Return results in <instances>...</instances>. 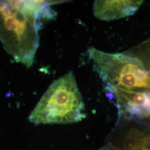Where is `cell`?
Instances as JSON below:
<instances>
[{
	"instance_id": "6",
	"label": "cell",
	"mask_w": 150,
	"mask_h": 150,
	"mask_svg": "<svg viewBox=\"0 0 150 150\" xmlns=\"http://www.w3.org/2000/svg\"><path fill=\"white\" fill-rule=\"evenodd\" d=\"M134 145L126 150H150V136H137Z\"/></svg>"
},
{
	"instance_id": "2",
	"label": "cell",
	"mask_w": 150,
	"mask_h": 150,
	"mask_svg": "<svg viewBox=\"0 0 150 150\" xmlns=\"http://www.w3.org/2000/svg\"><path fill=\"white\" fill-rule=\"evenodd\" d=\"M85 104L72 71L51 84L30 113L35 125L76 123L86 118Z\"/></svg>"
},
{
	"instance_id": "3",
	"label": "cell",
	"mask_w": 150,
	"mask_h": 150,
	"mask_svg": "<svg viewBox=\"0 0 150 150\" xmlns=\"http://www.w3.org/2000/svg\"><path fill=\"white\" fill-rule=\"evenodd\" d=\"M95 69L110 91L150 88V76L139 60L122 54L91 47L88 50Z\"/></svg>"
},
{
	"instance_id": "1",
	"label": "cell",
	"mask_w": 150,
	"mask_h": 150,
	"mask_svg": "<svg viewBox=\"0 0 150 150\" xmlns=\"http://www.w3.org/2000/svg\"><path fill=\"white\" fill-rule=\"evenodd\" d=\"M53 2L44 1H0V41L17 62L30 68L37 51L38 21L49 13Z\"/></svg>"
},
{
	"instance_id": "7",
	"label": "cell",
	"mask_w": 150,
	"mask_h": 150,
	"mask_svg": "<svg viewBox=\"0 0 150 150\" xmlns=\"http://www.w3.org/2000/svg\"><path fill=\"white\" fill-rule=\"evenodd\" d=\"M107 147H108V148L106 149H105V147H104L102 149H101L100 150H115V149H113L112 146H111V149H109V146H107Z\"/></svg>"
},
{
	"instance_id": "4",
	"label": "cell",
	"mask_w": 150,
	"mask_h": 150,
	"mask_svg": "<svg viewBox=\"0 0 150 150\" xmlns=\"http://www.w3.org/2000/svg\"><path fill=\"white\" fill-rule=\"evenodd\" d=\"M111 92L115 95L122 114L129 117L150 116V92L120 90Z\"/></svg>"
},
{
	"instance_id": "5",
	"label": "cell",
	"mask_w": 150,
	"mask_h": 150,
	"mask_svg": "<svg viewBox=\"0 0 150 150\" xmlns=\"http://www.w3.org/2000/svg\"><path fill=\"white\" fill-rule=\"evenodd\" d=\"M142 1H96L93 4L94 15L102 21H112L131 16L138 10Z\"/></svg>"
}]
</instances>
